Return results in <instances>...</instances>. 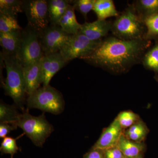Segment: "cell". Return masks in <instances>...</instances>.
Segmentation results:
<instances>
[{
	"instance_id": "7a4b0ae2",
	"label": "cell",
	"mask_w": 158,
	"mask_h": 158,
	"mask_svg": "<svg viewBox=\"0 0 158 158\" xmlns=\"http://www.w3.org/2000/svg\"><path fill=\"white\" fill-rule=\"evenodd\" d=\"M2 57L7 73L2 83L5 93L11 98L18 107L24 111L27 93L23 66L16 56L2 54Z\"/></svg>"
},
{
	"instance_id": "4dcf8cb0",
	"label": "cell",
	"mask_w": 158,
	"mask_h": 158,
	"mask_svg": "<svg viewBox=\"0 0 158 158\" xmlns=\"http://www.w3.org/2000/svg\"><path fill=\"white\" fill-rule=\"evenodd\" d=\"M83 158H105L104 150L93 148L85 154Z\"/></svg>"
},
{
	"instance_id": "9a60e30c",
	"label": "cell",
	"mask_w": 158,
	"mask_h": 158,
	"mask_svg": "<svg viewBox=\"0 0 158 158\" xmlns=\"http://www.w3.org/2000/svg\"><path fill=\"white\" fill-rule=\"evenodd\" d=\"M126 158H135L143 155L146 149L144 142H137L129 140L123 133L117 145Z\"/></svg>"
},
{
	"instance_id": "4316f807",
	"label": "cell",
	"mask_w": 158,
	"mask_h": 158,
	"mask_svg": "<svg viewBox=\"0 0 158 158\" xmlns=\"http://www.w3.org/2000/svg\"><path fill=\"white\" fill-rule=\"evenodd\" d=\"M22 134L21 135L16 138H14L11 137H6L3 138L2 141L1 143L0 151L2 154H9L11 155V158H13V156L17 152L19 148L17 144V139L20 138L21 136L24 135Z\"/></svg>"
},
{
	"instance_id": "ba28073f",
	"label": "cell",
	"mask_w": 158,
	"mask_h": 158,
	"mask_svg": "<svg viewBox=\"0 0 158 158\" xmlns=\"http://www.w3.org/2000/svg\"><path fill=\"white\" fill-rule=\"evenodd\" d=\"M23 10L28 22L29 27L40 32L50 25L48 1L46 0H24Z\"/></svg>"
},
{
	"instance_id": "ffe728a7",
	"label": "cell",
	"mask_w": 158,
	"mask_h": 158,
	"mask_svg": "<svg viewBox=\"0 0 158 158\" xmlns=\"http://www.w3.org/2000/svg\"><path fill=\"white\" fill-rule=\"evenodd\" d=\"M17 107L15 105H7L1 102L0 104L1 123H8L16 124L21 114L18 110Z\"/></svg>"
},
{
	"instance_id": "1f68e13d",
	"label": "cell",
	"mask_w": 158,
	"mask_h": 158,
	"mask_svg": "<svg viewBox=\"0 0 158 158\" xmlns=\"http://www.w3.org/2000/svg\"><path fill=\"white\" fill-rule=\"evenodd\" d=\"M135 158H143V155L140 156L138 157Z\"/></svg>"
},
{
	"instance_id": "6da1fadb",
	"label": "cell",
	"mask_w": 158,
	"mask_h": 158,
	"mask_svg": "<svg viewBox=\"0 0 158 158\" xmlns=\"http://www.w3.org/2000/svg\"><path fill=\"white\" fill-rule=\"evenodd\" d=\"M150 40H124L110 37L102 40L93 52L82 59L90 65L112 73H125L142 60Z\"/></svg>"
},
{
	"instance_id": "7c38bea8",
	"label": "cell",
	"mask_w": 158,
	"mask_h": 158,
	"mask_svg": "<svg viewBox=\"0 0 158 158\" xmlns=\"http://www.w3.org/2000/svg\"><path fill=\"white\" fill-rule=\"evenodd\" d=\"M112 23L106 20L97 19L93 22L81 24L79 33L92 41L102 40L111 31Z\"/></svg>"
},
{
	"instance_id": "52a82bcc",
	"label": "cell",
	"mask_w": 158,
	"mask_h": 158,
	"mask_svg": "<svg viewBox=\"0 0 158 158\" xmlns=\"http://www.w3.org/2000/svg\"><path fill=\"white\" fill-rule=\"evenodd\" d=\"M102 40L92 41L78 33L71 35L59 52L66 63L77 58L82 59L93 52Z\"/></svg>"
},
{
	"instance_id": "ac0fdd59",
	"label": "cell",
	"mask_w": 158,
	"mask_h": 158,
	"mask_svg": "<svg viewBox=\"0 0 158 158\" xmlns=\"http://www.w3.org/2000/svg\"><path fill=\"white\" fill-rule=\"evenodd\" d=\"M93 10L98 19L106 20L111 17H117L119 13L112 0H94Z\"/></svg>"
},
{
	"instance_id": "5bb4252c",
	"label": "cell",
	"mask_w": 158,
	"mask_h": 158,
	"mask_svg": "<svg viewBox=\"0 0 158 158\" xmlns=\"http://www.w3.org/2000/svg\"><path fill=\"white\" fill-rule=\"evenodd\" d=\"M22 31L0 32V44L3 55L16 57L21 43Z\"/></svg>"
},
{
	"instance_id": "30bf717a",
	"label": "cell",
	"mask_w": 158,
	"mask_h": 158,
	"mask_svg": "<svg viewBox=\"0 0 158 158\" xmlns=\"http://www.w3.org/2000/svg\"><path fill=\"white\" fill-rule=\"evenodd\" d=\"M40 63L43 86L49 85L53 77L67 63L59 52L44 55Z\"/></svg>"
},
{
	"instance_id": "f1b7e54d",
	"label": "cell",
	"mask_w": 158,
	"mask_h": 158,
	"mask_svg": "<svg viewBox=\"0 0 158 158\" xmlns=\"http://www.w3.org/2000/svg\"><path fill=\"white\" fill-rule=\"evenodd\" d=\"M18 126L15 123H1L0 124V138H4L7 137L11 131L17 129Z\"/></svg>"
},
{
	"instance_id": "d4e9b609",
	"label": "cell",
	"mask_w": 158,
	"mask_h": 158,
	"mask_svg": "<svg viewBox=\"0 0 158 158\" xmlns=\"http://www.w3.org/2000/svg\"><path fill=\"white\" fill-rule=\"evenodd\" d=\"M142 62L145 68L158 73V43L145 53Z\"/></svg>"
},
{
	"instance_id": "8992f818",
	"label": "cell",
	"mask_w": 158,
	"mask_h": 158,
	"mask_svg": "<svg viewBox=\"0 0 158 158\" xmlns=\"http://www.w3.org/2000/svg\"><path fill=\"white\" fill-rule=\"evenodd\" d=\"M43 56L38 31L28 26L22 31L21 43L16 58L24 67L39 62Z\"/></svg>"
},
{
	"instance_id": "83f0119b",
	"label": "cell",
	"mask_w": 158,
	"mask_h": 158,
	"mask_svg": "<svg viewBox=\"0 0 158 158\" xmlns=\"http://www.w3.org/2000/svg\"><path fill=\"white\" fill-rule=\"evenodd\" d=\"M75 10H77L82 14L85 19L88 13L93 10L94 0H76L71 1Z\"/></svg>"
},
{
	"instance_id": "277c9868",
	"label": "cell",
	"mask_w": 158,
	"mask_h": 158,
	"mask_svg": "<svg viewBox=\"0 0 158 158\" xmlns=\"http://www.w3.org/2000/svg\"><path fill=\"white\" fill-rule=\"evenodd\" d=\"M16 124L37 147H42L54 131L44 113L38 116H33L29 113L28 109L23 111Z\"/></svg>"
},
{
	"instance_id": "cb8c5ba5",
	"label": "cell",
	"mask_w": 158,
	"mask_h": 158,
	"mask_svg": "<svg viewBox=\"0 0 158 158\" xmlns=\"http://www.w3.org/2000/svg\"><path fill=\"white\" fill-rule=\"evenodd\" d=\"M21 30L16 17L0 13V32L9 33Z\"/></svg>"
},
{
	"instance_id": "d6a6232c",
	"label": "cell",
	"mask_w": 158,
	"mask_h": 158,
	"mask_svg": "<svg viewBox=\"0 0 158 158\" xmlns=\"http://www.w3.org/2000/svg\"><path fill=\"white\" fill-rule=\"evenodd\" d=\"M156 80H157V81L158 82V76L156 77Z\"/></svg>"
},
{
	"instance_id": "2e32d148",
	"label": "cell",
	"mask_w": 158,
	"mask_h": 158,
	"mask_svg": "<svg viewBox=\"0 0 158 158\" xmlns=\"http://www.w3.org/2000/svg\"><path fill=\"white\" fill-rule=\"evenodd\" d=\"M59 26L65 32L70 35L79 33L81 24L77 21L75 14V9L72 5H69L66 12L59 21Z\"/></svg>"
},
{
	"instance_id": "603a6c76",
	"label": "cell",
	"mask_w": 158,
	"mask_h": 158,
	"mask_svg": "<svg viewBox=\"0 0 158 158\" xmlns=\"http://www.w3.org/2000/svg\"><path fill=\"white\" fill-rule=\"evenodd\" d=\"M143 21L146 29L144 39L150 40L158 38V13L145 18Z\"/></svg>"
},
{
	"instance_id": "9c48e42d",
	"label": "cell",
	"mask_w": 158,
	"mask_h": 158,
	"mask_svg": "<svg viewBox=\"0 0 158 158\" xmlns=\"http://www.w3.org/2000/svg\"><path fill=\"white\" fill-rule=\"evenodd\" d=\"M38 34L44 55L60 52L71 36L59 26L52 25L38 32Z\"/></svg>"
},
{
	"instance_id": "44dd1931",
	"label": "cell",
	"mask_w": 158,
	"mask_h": 158,
	"mask_svg": "<svg viewBox=\"0 0 158 158\" xmlns=\"http://www.w3.org/2000/svg\"><path fill=\"white\" fill-rule=\"evenodd\" d=\"M135 8L142 20L158 13V0H138Z\"/></svg>"
},
{
	"instance_id": "3957f363",
	"label": "cell",
	"mask_w": 158,
	"mask_h": 158,
	"mask_svg": "<svg viewBox=\"0 0 158 158\" xmlns=\"http://www.w3.org/2000/svg\"><path fill=\"white\" fill-rule=\"evenodd\" d=\"M144 24L135 6H130L112 23L111 31L114 37L124 40L144 38Z\"/></svg>"
},
{
	"instance_id": "e0dca14e",
	"label": "cell",
	"mask_w": 158,
	"mask_h": 158,
	"mask_svg": "<svg viewBox=\"0 0 158 158\" xmlns=\"http://www.w3.org/2000/svg\"><path fill=\"white\" fill-rule=\"evenodd\" d=\"M47 1L50 25H58L59 21L65 14L70 5V1L66 0Z\"/></svg>"
},
{
	"instance_id": "4fadbf2b",
	"label": "cell",
	"mask_w": 158,
	"mask_h": 158,
	"mask_svg": "<svg viewBox=\"0 0 158 158\" xmlns=\"http://www.w3.org/2000/svg\"><path fill=\"white\" fill-rule=\"evenodd\" d=\"M40 61L23 67L26 90L28 96L39 89L40 85L42 84Z\"/></svg>"
},
{
	"instance_id": "f546056e",
	"label": "cell",
	"mask_w": 158,
	"mask_h": 158,
	"mask_svg": "<svg viewBox=\"0 0 158 158\" xmlns=\"http://www.w3.org/2000/svg\"><path fill=\"white\" fill-rule=\"evenodd\" d=\"M105 158H126L117 146L105 150Z\"/></svg>"
},
{
	"instance_id": "8fae6325",
	"label": "cell",
	"mask_w": 158,
	"mask_h": 158,
	"mask_svg": "<svg viewBox=\"0 0 158 158\" xmlns=\"http://www.w3.org/2000/svg\"><path fill=\"white\" fill-rule=\"evenodd\" d=\"M123 131L118 119L115 118L108 127L104 129L98 140L92 148L105 150L116 147Z\"/></svg>"
},
{
	"instance_id": "7402d4cb",
	"label": "cell",
	"mask_w": 158,
	"mask_h": 158,
	"mask_svg": "<svg viewBox=\"0 0 158 158\" xmlns=\"http://www.w3.org/2000/svg\"><path fill=\"white\" fill-rule=\"evenodd\" d=\"M21 12H23V1L0 0V13L16 17Z\"/></svg>"
},
{
	"instance_id": "5b68a950",
	"label": "cell",
	"mask_w": 158,
	"mask_h": 158,
	"mask_svg": "<svg viewBox=\"0 0 158 158\" xmlns=\"http://www.w3.org/2000/svg\"><path fill=\"white\" fill-rule=\"evenodd\" d=\"M27 103V109H39L54 115L62 113L65 107L62 94L49 85L40 88L29 95Z\"/></svg>"
},
{
	"instance_id": "d6986e66",
	"label": "cell",
	"mask_w": 158,
	"mask_h": 158,
	"mask_svg": "<svg viewBox=\"0 0 158 158\" xmlns=\"http://www.w3.org/2000/svg\"><path fill=\"white\" fill-rule=\"evenodd\" d=\"M148 132L147 126L141 119L123 131V134L127 138L137 142H143Z\"/></svg>"
},
{
	"instance_id": "484cf974",
	"label": "cell",
	"mask_w": 158,
	"mask_h": 158,
	"mask_svg": "<svg viewBox=\"0 0 158 158\" xmlns=\"http://www.w3.org/2000/svg\"><path fill=\"white\" fill-rule=\"evenodd\" d=\"M123 130L128 128L140 120L138 114L131 111H124L118 114L116 117Z\"/></svg>"
}]
</instances>
